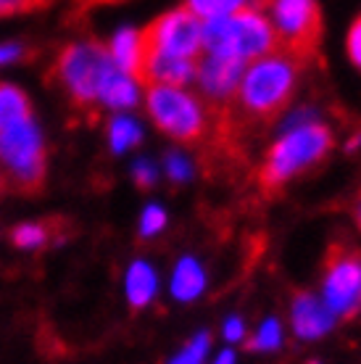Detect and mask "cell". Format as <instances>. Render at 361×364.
<instances>
[{"label":"cell","instance_id":"e0dca14e","mask_svg":"<svg viewBox=\"0 0 361 364\" xmlns=\"http://www.w3.org/2000/svg\"><path fill=\"white\" fill-rule=\"evenodd\" d=\"M29 117H32V103L27 95L14 85L0 82V127Z\"/></svg>","mask_w":361,"mask_h":364},{"label":"cell","instance_id":"7a4b0ae2","mask_svg":"<svg viewBox=\"0 0 361 364\" xmlns=\"http://www.w3.org/2000/svg\"><path fill=\"white\" fill-rule=\"evenodd\" d=\"M203 50L256 61L277 50V37L259 6H240L227 16L203 18Z\"/></svg>","mask_w":361,"mask_h":364},{"label":"cell","instance_id":"6da1fadb","mask_svg":"<svg viewBox=\"0 0 361 364\" xmlns=\"http://www.w3.org/2000/svg\"><path fill=\"white\" fill-rule=\"evenodd\" d=\"M301 69L303 66L282 50H271L251 61L232 100L222 111L211 114L217 117V140L230 148L232 140L243 137L245 132L271 124L290 103Z\"/></svg>","mask_w":361,"mask_h":364},{"label":"cell","instance_id":"7402d4cb","mask_svg":"<svg viewBox=\"0 0 361 364\" xmlns=\"http://www.w3.org/2000/svg\"><path fill=\"white\" fill-rule=\"evenodd\" d=\"M163 225H166V214H163L158 206H148L140 219V235L143 237H153L156 232H161Z\"/></svg>","mask_w":361,"mask_h":364},{"label":"cell","instance_id":"30bf717a","mask_svg":"<svg viewBox=\"0 0 361 364\" xmlns=\"http://www.w3.org/2000/svg\"><path fill=\"white\" fill-rule=\"evenodd\" d=\"M245 66H248V61L237 58V55L203 50V58H198V66H195V77L200 82V90L206 92L211 114L222 111L232 100Z\"/></svg>","mask_w":361,"mask_h":364},{"label":"cell","instance_id":"8fae6325","mask_svg":"<svg viewBox=\"0 0 361 364\" xmlns=\"http://www.w3.org/2000/svg\"><path fill=\"white\" fill-rule=\"evenodd\" d=\"M335 314L327 309L325 301H319L311 293H298L293 301V328L301 338H319L327 330H333Z\"/></svg>","mask_w":361,"mask_h":364},{"label":"cell","instance_id":"3957f363","mask_svg":"<svg viewBox=\"0 0 361 364\" xmlns=\"http://www.w3.org/2000/svg\"><path fill=\"white\" fill-rule=\"evenodd\" d=\"M333 148V132L325 124H301L280 137L266 154V161L259 169V188L264 196H277L282 185L293 180L296 174L308 169L311 164L322 161L325 154Z\"/></svg>","mask_w":361,"mask_h":364},{"label":"cell","instance_id":"9c48e42d","mask_svg":"<svg viewBox=\"0 0 361 364\" xmlns=\"http://www.w3.org/2000/svg\"><path fill=\"white\" fill-rule=\"evenodd\" d=\"M325 304L340 319L361 311V254L348 243H333L327 251Z\"/></svg>","mask_w":361,"mask_h":364},{"label":"cell","instance_id":"52a82bcc","mask_svg":"<svg viewBox=\"0 0 361 364\" xmlns=\"http://www.w3.org/2000/svg\"><path fill=\"white\" fill-rule=\"evenodd\" d=\"M148 114L156 127L182 143H198L208 132V109L200 100L174 85H151L148 87Z\"/></svg>","mask_w":361,"mask_h":364},{"label":"cell","instance_id":"4fadbf2b","mask_svg":"<svg viewBox=\"0 0 361 364\" xmlns=\"http://www.w3.org/2000/svg\"><path fill=\"white\" fill-rule=\"evenodd\" d=\"M109 53L114 64L126 72L137 82L140 77V66H143V37L137 29H122L109 46Z\"/></svg>","mask_w":361,"mask_h":364},{"label":"cell","instance_id":"4dcf8cb0","mask_svg":"<svg viewBox=\"0 0 361 364\" xmlns=\"http://www.w3.org/2000/svg\"><path fill=\"white\" fill-rule=\"evenodd\" d=\"M114 3H117V0H114Z\"/></svg>","mask_w":361,"mask_h":364},{"label":"cell","instance_id":"2e32d148","mask_svg":"<svg viewBox=\"0 0 361 364\" xmlns=\"http://www.w3.org/2000/svg\"><path fill=\"white\" fill-rule=\"evenodd\" d=\"M153 293H156L153 269L145 264V262H135L129 274H126V299H129V304L135 309H140V306H145L148 301L153 299Z\"/></svg>","mask_w":361,"mask_h":364},{"label":"cell","instance_id":"44dd1931","mask_svg":"<svg viewBox=\"0 0 361 364\" xmlns=\"http://www.w3.org/2000/svg\"><path fill=\"white\" fill-rule=\"evenodd\" d=\"M50 0H0V16H16L45 9Z\"/></svg>","mask_w":361,"mask_h":364},{"label":"cell","instance_id":"5bb4252c","mask_svg":"<svg viewBox=\"0 0 361 364\" xmlns=\"http://www.w3.org/2000/svg\"><path fill=\"white\" fill-rule=\"evenodd\" d=\"M98 103H106L109 109H132L137 103V90L132 77L126 72H122L117 64L111 66L103 85H100Z\"/></svg>","mask_w":361,"mask_h":364},{"label":"cell","instance_id":"d6986e66","mask_svg":"<svg viewBox=\"0 0 361 364\" xmlns=\"http://www.w3.org/2000/svg\"><path fill=\"white\" fill-rule=\"evenodd\" d=\"M240 6H245V0H188V9L200 18L227 16Z\"/></svg>","mask_w":361,"mask_h":364},{"label":"cell","instance_id":"ffe728a7","mask_svg":"<svg viewBox=\"0 0 361 364\" xmlns=\"http://www.w3.org/2000/svg\"><path fill=\"white\" fill-rule=\"evenodd\" d=\"M280 341H282L280 322L269 319V322L262 325V330H256V336L248 338V348H253V351H274V348L280 346Z\"/></svg>","mask_w":361,"mask_h":364},{"label":"cell","instance_id":"9a60e30c","mask_svg":"<svg viewBox=\"0 0 361 364\" xmlns=\"http://www.w3.org/2000/svg\"><path fill=\"white\" fill-rule=\"evenodd\" d=\"M206 288V274L198 267L195 259H182L177 272L172 280V293L180 301H193L195 296H200V291Z\"/></svg>","mask_w":361,"mask_h":364},{"label":"cell","instance_id":"7c38bea8","mask_svg":"<svg viewBox=\"0 0 361 364\" xmlns=\"http://www.w3.org/2000/svg\"><path fill=\"white\" fill-rule=\"evenodd\" d=\"M66 222L61 217H50L43 222H29V225H16L9 237L16 248H43L50 243H61L66 237Z\"/></svg>","mask_w":361,"mask_h":364},{"label":"cell","instance_id":"f546056e","mask_svg":"<svg viewBox=\"0 0 361 364\" xmlns=\"http://www.w3.org/2000/svg\"><path fill=\"white\" fill-rule=\"evenodd\" d=\"M0 188H3V182H0Z\"/></svg>","mask_w":361,"mask_h":364},{"label":"cell","instance_id":"277c9868","mask_svg":"<svg viewBox=\"0 0 361 364\" xmlns=\"http://www.w3.org/2000/svg\"><path fill=\"white\" fill-rule=\"evenodd\" d=\"M0 182L16 196H37L45 182V146L32 117L0 127Z\"/></svg>","mask_w":361,"mask_h":364},{"label":"cell","instance_id":"f1b7e54d","mask_svg":"<svg viewBox=\"0 0 361 364\" xmlns=\"http://www.w3.org/2000/svg\"><path fill=\"white\" fill-rule=\"evenodd\" d=\"M356 222H359V228H361V203H359V209H356Z\"/></svg>","mask_w":361,"mask_h":364},{"label":"cell","instance_id":"5b68a950","mask_svg":"<svg viewBox=\"0 0 361 364\" xmlns=\"http://www.w3.org/2000/svg\"><path fill=\"white\" fill-rule=\"evenodd\" d=\"M259 9L274 29L277 50L306 66L322 43V11L316 0H259Z\"/></svg>","mask_w":361,"mask_h":364},{"label":"cell","instance_id":"83f0119b","mask_svg":"<svg viewBox=\"0 0 361 364\" xmlns=\"http://www.w3.org/2000/svg\"><path fill=\"white\" fill-rule=\"evenodd\" d=\"M225 336H227V341H240V338H243V322L237 317H232L225 325Z\"/></svg>","mask_w":361,"mask_h":364},{"label":"cell","instance_id":"d4e9b609","mask_svg":"<svg viewBox=\"0 0 361 364\" xmlns=\"http://www.w3.org/2000/svg\"><path fill=\"white\" fill-rule=\"evenodd\" d=\"M166 169H169V177L172 180H177V182H185L190 177V166H188V161L182 159V156H169V164H166Z\"/></svg>","mask_w":361,"mask_h":364},{"label":"cell","instance_id":"ac0fdd59","mask_svg":"<svg viewBox=\"0 0 361 364\" xmlns=\"http://www.w3.org/2000/svg\"><path fill=\"white\" fill-rule=\"evenodd\" d=\"M140 137H143V132H140V127H137L132 119L119 117L109 124V140H111V148H114L117 154H122V151H126V148L137 146V143H140Z\"/></svg>","mask_w":361,"mask_h":364},{"label":"cell","instance_id":"603a6c76","mask_svg":"<svg viewBox=\"0 0 361 364\" xmlns=\"http://www.w3.org/2000/svg\"><path fill=\"white\" fill-rule=\"evenodd\" d=\"M208 343H211L208 333H200V336L193 338V343H190V346L185 348V354H180L177 359H174V362H200V359L206 356Z\"/></svg>","mask_w":361,"mask_h":364},{"label":"cell","instance_id":"4316f807","mask_svg":"<svg viewBox=\"0 0 361 364\" xmlns=\"http://www.w3.org/2000/svg\"><path fill=\"white\" fill-rule=\"evenodd\" d=\"M21 55H24V48H21V46H0V64L18 61Z\"/></svg>","mask_w":361,"mask_h":364},{"label":"cell","instance_id":"8992f818","mask_svg":"<svg viewBox=\"0 0 361 364\" xmlns=\"http://www.w3.org/2000/svg\"><path fill=\"white\" fill-rule=\"evenodd\" d=\"M111 66H114V58L109 50L95 40H87V43H72L63 48L50 69V77L58 80V85L69 92L74 106L90 109L92 103H98L100 85Z\"/></svg>","mask_w":361,"mask_h":364},{"label":"cell","instance_id":"cb8c5ba5","mask_svg":"<svg viewBox=\"0 0 361 364\" xmlns=\"http://www.w3.org/2000/svg\"><path fill=\"white\" fill-rule=\"evenodd\" d=\"M348 53H351L353 64L361 69V16L353 21L351 35H348Z\"/></svg>","mask_w":361,"mask_h":364},{"label":"cell","instance_id":"ba28073f","mask_svg":"<svg viewBox=\"0 0 361 364\" xmlns=\"http://www.w3.org/2000/svg\"><path fill=\"white\" fill-rule=\"evenodd\" d=\"M143 53H163L198 61L203 53V21L188 6L158 16L140 32Z\"/></svg>","mask_w":361,"mask_h":364},{"label":"cell","instance_id":"484cf974","mask_svg":"<svg viewBox=\"0 0 361 364\" xmlns=\"http://www.w3.org/2000/svg\"><path fill=\"white\" fill-rule=\"evenodd\" d=\"M132 174H135V182L140 185V188H151V185L156 182V169L148 164V161H140V164H135Z\"/></svg>","mask_w":361,"mask_h":364}]
</instances>
